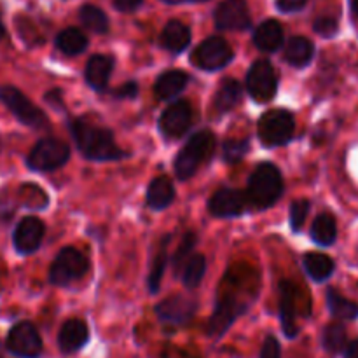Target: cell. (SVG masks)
<instances>
[{"label": "cell", "instance_id": "obj_1", "mask_svg": "<svg viewBox=\"0 0 358 358\" xmlns=\"http://www.w3.org/2000/svg\"><path fill=\"white\" fill-rule=\"evenodd\" d=\"M70 133L77 149L91 161H117L126 156L124 150L115 143L114 133L107 128L91 124L86 119H72Z\"/></svg>", "mask_w": 358, "mask_h": 358}, {"label": "cell", "instance_id": "obj_2", "mask_svg": "<svg viewBox=\"0 0 358 358\" xmlns=\"http://www.w3.org/2000/svg\"><path fill=\"white\" fill-rule=\"evenodd\" d=\"M247 294L248 290H243V292L234 290L233 282L226 275L222 285L219 287L215 310H213L212 318L206 325V334L210 338H220V336L226 334V331L236 322V318L248 310V306H250L248 301L241 299V296H247Z\"/></svg>", "mask_w": 358, "mask_h": 358}, {"label": "cell", "instance_id": "obj_3", "mask_svg": "<svg viewBox=\"0 0 358 358\" xmlns=\"http://www.w3.org/2000/svg\"><path fill=\"white\" fill-rule=\"evenodd\" d=\"M283 192L282 171L273 163H261L248 178V201L259 210L275 205Z\"/></svg>", "mask_w": 358, "mask_h": 358}, {"label": "cell", "instance_id": "obj_4", "mask_svg": "<svg viewBox=\"0 0 358 358\" xmlns=\"http://www.w3.org/2000/svg\"><path fill=\"white\" fill-rule=\"evenodd\" d=\"M213 150H215V136L212 131L203 129L192 135L175 157V175L180 180L191 178L198 171L199 164L212 157Z\"/></svg>", "mask_w": 358, "mask_h": 358}, {"label": "cell", "instance_id": "obj_5", "mask_svg": "<svg viewBox=\"0 0 358 358\" xmlns=\"http://www.w3.org/2000/svg\"><path fill=\"white\" fill-rule=\"evenodd\" d=\"M90 269V261L83 252L73 247H65L59 250L49 269V282L52 285L66 287L76 280H80Z\"/></svg>", "mask_w": 358, "mask_h": 358}, {"label": "cell", "instance_id": "obj_6", "mask_svg": "<svg viewBox=\"0 0 358 358\" xmlns=\"http://www.w3.org/2000/svg\"><path fill=\"white\" fill-rule=\"evenodd\" d=\"M294 131H296L294 115L289 110H283V108L266 112L257 126L259 138L268 147L285 145L292 140Z\"/></svg>", "mask_w": 358, "mask_h": 358}, {"label": "cell", "instance_id": "obj_7", "mask_svg": "<svg viewBox=\"0 0 358 358\" xmlns=\"http://www.w3.org/2000/svg\"><path fill=\"white\" fill-rule=\"evenodd\" d=\"M70 159V147L63 140L48 138L38 140L27 156V164L34 171H52L62 168Z\"/></svg>", "mask_w": 358, "mask_h": 358}, {"label": "cell", "instance_id": "obj_8", "mask_svg": "<svg viewBox=\"0 0 358 358\" xmlns=\"http://www.w3.org/2000/svg\"><path fill=\"white\" fill-rule=\"evenodd\" d=\"M0 101H2V103L13 112L14 117L20 122H23V124L35 129L48 128L49 126L48 115H45L37 105L31 103L17 87L0 86Z\"/></svg>", "mask_w": 358, "mask_h": 358}, {"label": "cell", "instance_id": "obj_9", "mask_svg": "<svg viewBox=\"0 0 358 358\" xmlns=\"http://www.w3.org/2000/svg\"><path fill=\"white\" fill-rule=\"evenodd\" d=\"M234 58V52L227 41L222 37H210L203 41L192 52L191 59L194 65L201 70L215 72V70L224 69L229 65Z\"/></svg>", "mask_w": 358, "mask_h": 358}, {"label": "cell", "instance_id": "obj_10", "mask_svg": "<svg viewBox=\"0 0 358 358\" xmlns=\"http://www.w3.org/2000/svg\"><path fill=\"white\" fill-rule=\"evenodd\" d=\"M6 348L17 358H38L42 355V338L31 322H20L7 334Z\"/></svg>", "mask_w": 358, "mask_h": 358}, {"label": "cell", "instance_id": "obj_11", "mask_svg": "<svg viewBox=\"0 0 358 358\" xmlns=\"http://www.w3.org/2000/svg\"><path fill=\"white\" fill-rule=\"evenodd\" d=\"M247 91L255 101L273 100L278 91V80H276L275 69L268 59H257L250 70L247 72Z\"/></svg>", "mask_w": 358, "mask_h": 358}, {"label": "cell", "instance_id": "obj_12", "mask_svg": "<svg viewBox=\"0 0 358 358\" xmlns=\"http://www.w3.org/2000/svg\"><path fill=\"white\" fill-rule=\"evenodd\" d=\"M213 20L219 30H247L252 24L250 10L245 0H224L217 6Z\"/></svg>", "mask_w": 358, "mask_h": 358}, {"label": "cell", "instance_id": "obj_13", "mask_svg": "<svg viewBox=\"0 0 358 358\" xmlns=\"http://www.w3.org/2000/svg\"><path fill=\"white\" fill-rule=\"evenodd\" d=\"M297 313H299V290L289 280L280 283V320L282 329L289 339L297 338L299 325H297Z\"/></svg>", "mask_w": 358, "mask_h": 358}, {"label": "cell", "instance_id": "obj_14", "mask_svg": "<svg viewBox=\"0 0 358 358\" xmlns=\"http://www.w3.org/2000/svg\"><path fill=\"white\" fill-rule=\"evenodd\" d=\"M196 310H198V303L196 299L189 296H171L168 299L161 301L156 306V315L159 317L161 322L173 325H184L194 317Z\"/></svg>", "mask_w": 358, "mask_h": 358}, {"label": "cell", "instance_id": "obj_15", "mask_svg": "<svg viewBox=\"0 0 358 358\" xmlns=\"http://www.w3.org/2000/svg\"><path fill=\"white\" fill-rule=\"evenodd\" d=\"M192 108L189 101L178 100L166 108L159 117V129L168 138H180L191 128Z\"/></svg>", "mask_w": 358, "mask_h": 358}, {"label": "cell", "instance_id": "obj_16", "mask_svg": "<svg viewBox=\"0 0 358 358\" xmlns=\"http://www.w3.org/2000/svg\"><path fill=\"white\" fill-rule=\"evenodd\" d=\"M247 208V196L238 189L222 187L212 194L208 201V210L213 217L219 219H233L241 215Z\"/></svg>", "mask_w": 358, "mask_h": 358}, {"label": "cell", "instance_id": "obj_17", "mask_svg": "<svg viewBox=\"0 0 358 358\" xmlns=\"http://www.w3.org/2000/svg\"><path fill=\"white\" fill-rule=\"evenodd\" d=\"M44 233L45 227L41 219H37V217H24L23 220H20L16 229H14V247H16L20 254H34L41 247L42 240H44Z\"/></svg>", "mask_w": 358, "mask_h": 358}, {"label": "cell", "instance_id": "obj_18", "mask_svg": "<svg viewBox=\"0 0 358 358\" xmlns=\"http://www.w3.org/2000/svg\"><path fill=\"white\" fill-rule=\"evenodd\" d=\"M87 341H90V331H87L86 322L80 318H70L59 329L58 346L66 355L79 352L86 346Z\"/></svg>", "mask_w": 358, "mask_h": 358}, {"label": "cell", "instance_id": "obj_19", "mask_svg": "<svg viewBox=\"0 0 358 358\" xmlns=\"http://www.w3.org/2000/svg\"><path fill=\"white\" fill-rule=\"evenodd\" d=\"M283 38V27L276 20H266L257 27L254 34V44L259 51L262 52H275L282 48Z\"/></svg>", "mask_w": 358, "mask_h": 358}, {"label": "cell", "instance_id": "obj_20", "mask_svg": "<svg viewBox=\"0 0 358 358\" xmlns=\"http://www.w3.org/2000/svg\"><path fill=\"white\" fill-rule=\"evenodd\" d=\"M114 69V59L105 55L91 56L86 65V80L93 90L105 91Z\"/></svg>", "mask_w": 358, "mask_h": 358}, {"label": "cell", "instance_id": "obj_21", "mask_svg": "<svg viewBox=\"0 0 358 358\" xmlns=\"http://www.w3.org/2000/svg\"><path fill=\"white\" fill-rule=\"evenodd\" d=\"M189 83V76L182 70H168V72L161 73L154 86V93L159 100H171V98L178 96L182 91L185 90Z\"/></svg>", "mask_w": 358, "mask_h": 358}, {"label": "cell", "instance_id": "obj_22", "mask_svg": "<svg viewBox=\"0 0 358 358\" xmlns=\"http://www.w3.org/2000/svg\"><path fill=\"white\" fill-rule=\"evenodd\" d=\"M191 44V30L182 21L171 20L161 31V45L171 52H182Z\"/></svg>", "mask_w": 358, "mask_h": 358}, {"label": "cell", "instance_id": "obj_23", "mask_svg": "<svg viewBox=\"0 0 358 358\" xmlns=\"http://www.w3.org/2000/svg\"><path fill=\"white\" fill-rule=\"evenodd\" d=\"M175 199V187L168 177H157L150 182L147 189L145 203L152 210H163L170 206Z\"/></svg>", "mask_w": 358, "mask_h": 358}, {"label": "cell", "instance_id": "obj_24", "mask_svg": "<svg viewBox=\"0 0 358 358\" xmlns=\"http://www.w3.org/2000/svg\"><path fill=\"white\" fill-rule=\"evenodd\" d=\"M315 56V44L306 37H301V35H296V37L290 38L287 42L285 48V59L292 66H306L308 63L313 59Z\"/></svg>", "mask_w": 358, "mask_h": 358}, {"label": "cell", "instance_id": "obj_25", "mask_svg": "<svg viewBox=\"0 0 358 358\" xmlns=\"http://www.w3.org/2000/svg\"><path fill=\"white\" fill-rule=\"evenodd\" d=\"M303 264L308 276L315 282H325V280L331 278L336 269L334 261L329 255L320 254V252H310V254L304 255Z\"/></svg>", "mask_w": 358, "mask_h": 358}, {"label": "cell", "instance_id": "obj_26", "mask_svg": "<svg viewBox=\"0 0 358 358\" xmlns=\"http://www.w3.org/2000/svg\"><path fill=\"white\" fill-rule=\"evenodd\" d=\"M311 240L320 247H331L336 243L338 238V224H336L334 215L331 213H320L317 219L313 220L311 226Z\"/></svg>", "mask_w": 358, "mask_h": 358}, {"label": "cell", "instance_id": "obj_27", "mask_svg": "<svg viewBox=\"0 0 358 358\" xmlns=\"http://www.w3.org/2000/svg\"><path fill=\"white\" fill-rule=\"evenodd\" d=\"M243 87L236 79H226L220 90L217 91L215 100H213V108L217 114H226V112L233 110L234 105L240 101Z\"/></svg>", "mask_w": 358, "mask_h": 358}, {"label": "cell", "instance_id": "obj_28", "mask_svg": "<svg viewBox=\"0 0 358 358\" xmlns=\"http://www.w3.org/2000/svg\"><path fill=\"white\" fill-rule=\"evenodd\" d=\"M56 48L69 56L80 55L87 48V37L79 28H65L56 35Z\"/></svg>", "mask_w": 358, "mask_h": 358}, {"label": "cell", "instance_id": "obj_29", "mask_svg": "<svg viewBox=\"0 0 358 358\" xmlns=\"http://www.w3.org/2000/svg\"><path fill=\"white\" fill-rule=\"evenodd\" d=\"M327 306L332 317L338 320H357L358 318V304L343 297L334 289L327 290Z\"/></svg>", "mask_w": 358, "mask_h": 358}, {"label": "cell", "instance_id": "obj_30", "mask_svg": "<svg viewBox=\"0 0 358 358\" xmlns=\"http://www.w3.org/2000/svg\"><path fill=\"white\" fill-rule=\"evenodd\" d=\"M79 20L87 30L94 31V34H107L110 23H108V17L100 7L93 6V3H84L79 9Z\"/></svg>", "mask_w": 358, "mask_h": 358}, {"label": "cell", "instance_id": "obj_31", "mask_svg": "<svg viewBox=\"0 0 358 358\" xmlns=\"http://www.w3.org/2000/svg\"><path fill=\"white\" fill-rule=\"evenodd\" d=\"M168 243H170V236L164 238L159 245V250L157 254L154 255V261H152V268H150L149 273V278H147V287L152 294L159 292V287H161V280L164 276V269H166V262H168Z\"/></svg>", "mask_w": 358, "mask_h": 358}, {"label": "cell", "instance_id": "obj_32", "mask_svg": "<svg viewBox=\"0 0 358 358\" xmlns=\"http://www.w3.org/2000/svg\"><path fill=\"white\" fill-rule=\"evenodd\" d=\"M348 343V334H346V327L339 322L334 324H329L327 327L322 332V346L325 348V352H329L331 355L343 352V348Z\"/></svg>", "mask_w": 358, "mask_h": 358}, {"label": "cell", "instance_id": "obj_33", "mask_svg": "<svg viewBox=\"0 0 358 358\" xmlns=\"http://www.w3.org/2000/svg\"><path fill=\"white\" fill-rule=\"evenodd\" d=\"M184 273H182V280L187 289H196L199 283L203 282V276L206 271V259L201 254H194L184 262Z\"/></svg>", "mask_w": 358, "mask_h": 358}, {"label": "cell", "instance_id": "obj_34", "mask_svg": "<svg viewBox=\"0 0 358 358\" xmlns=\"http://www.w3.org/2000/svg\"><path fill=\"white\" fill-rule=\"evenodd\" d=\"M248 149H250V140L248 138H234L226 140L222 145V156L226 163H238L247 156Z\"/></svg>", "mask_w": 358, "mask_h": 358}, {"label": "cell", "instance_id": "obj_35", "mask_svg": "<svg viewBox=\"0 0 358 358\" xmlns=\"http://www.w3.org/2000/svg\"><path fill=\"white\" fill-rule=\"evenodd\" d=\"M20 198L24 203V206L28 208H44L48 205V196L44 194L42 189H38L37 185L27 184L20 189Z\"/></svg>", "mask_w": 358, "mask_h": 358}, {"label": "cell", "instance_id": "obj_36", "mask_svg": "<svg viewBox=\"0 0 358 358\" xmlns=\"http://www.w3.org/2000/svg\"><path fill=\"white\" fill-rule=\"evenodd\" d=\"M196 241H198V238H196V234L191 233V231L184 234V238H182V241H180V243H178L177 252H175V255H173V268H175V271H178V269H180L182 266H184V262L187 261L189 257H191L192 248L196 247Z\"/></svg>", "mask_w": 358, "mask_h": 358}, {"label": "cell", "instance_id": "obj_37", "mask_svg": "<svg viewBox=\"0 0 358 358\" xmlns=\"http://www.w3.org/2000/svg\"><path fill=\"white\" fill-rule=\"evenodd\" d=\"M310 206L308 199H296L290 205V226H292L294 233H299L303 229L308 213H310Z\"/></svg>", "mask_w": 358, "mask_h": 358}, {"label": "cell", "instance_id": "obj_38", "mask_svg": "<svg viewBox=\"0 0 358 358\" xmlns=\"http://www.w3.org/2000/svg\"><path fill=\"white\" fill-rule=\"evenodd\" d=\"M313 30L317 31L320 37L332 38L339 31L338 20H336V17H332V16L317 17V20H315V23H313Z\"/></svg>", "mask_w": 358, "mask_h": 358}, {"label": "cell", "instance_id": "obj_39", "mask_svg": "<svg viewBox=\"0 0 358 358\" xmlns=\"http://www.w3.org/2000/svg\"><path fill=\"white\" fill-rule=\"evenodd\" d=\"M259 358H282V346L275 336H268L262 343L261 357Z\"/></svg>", "mask_w": 358, "mask_h": 358}, {"label": "cell", "instance_id": "obj_40", "mask_svg": "<svg viewBox=\"0 0 358 358\" xmlns=\"http://www.w3.org/2000/svg\"><path fill=\"white\" fill-rule=\"evenodd\" d=\"M310 0H276V7L282 13H297V10L304 9Z\"/></svg>", "mask_w": 358, "mask_h": 358}, {"label": "cell", "instance_id": "obj_41", "mask_svg": "<svg viewBox=\"0 0 358 358\" xmlns=\"http://www.w3.org/2000/svg\"><path fill=\"white\" fill-rule=\"evenodd\" d=\"M136 94H138V84L135 80H129L114 91L115 98H136Z\"/></svg>", "mask_w": 358, "mask_h": 358}, {"label": "cell", "instance_id": "obj_42", "mask_svg": "<svg viewBox=\"0 0 358 358\" xmlns=\"http://www.w3.org/2000/svg\"><path fill=\"white\" fill-rule=\"evenodd\" d=\"M114 6L121 13H133L142 6V0H114Z\"/></svg>", "mask_w": 358, "mask_h": 358}, {"label": "cell", "instance_id": "obj_43", "mask_svg": "<svg viewBox=\"0 0 358 358\" xmlns=\"http://www.w3.org/2000/svg\"><path fill=\"white\" fill-rule=\"evenodd\" d=\"M45 101H48V103H51L52 107L63 108V96H62V91H59V90L48 91V94H45Z\"/></svg>", "mask_w": 358, "mask_h": 358}, {"label": "cell", "instance_id": "obj_44", "mask_svg": "<svg viewBox=\"0 0 358 358\" xmlns=\"http://www.w3.org/2000/svg\"><path fill=\"white\" fill-rule=\"evenodd\" d=\"M343 358H358V338L346 343V346L343 348Z\"/></svg>", "mask_w": 358, "mask_h": 358}, {"label": "cell", "instance_id": "obj_45", "mask_svg": "<svg viewBox=\"0 0 358 358\" xmlns=\"http://www.w3.org/2000/svg\"><path fill=\"white\" fill-rule=\"evenodd\" d=\"M164 3H171V6H175V3H192V2H203V0H163Z\"/></svg>", "mask_w": 358, "mask_h": 358}, {"label": "cell", "instance_id": "obj_46", "mask_svg": "<svg viewBox=\"0 0 358 358\" xmlns=\"http://www.w3.org/2000/svg\"><path fill=\"white\" fill-rule=\"evenodd\" d=\"M3 37H6V27H3L2 20H0V41H2Z\"/></svg>", "mask_w": 358, "mask_h": 358}, {"label": "cell", "instance_id": "obj_47", "mask_svg": "<svg viewBox=\"0 0 358 358\" xmlns=\"http://www.w3.org/2000/svg\"><path fill=\"white\" fill-rule=\"evenodd\" d=\"M352 9H353V13L358 16V0H352Z\"/></svg>", "mask_w": 358, "mask_h": 358}, {"label": "cell", "instance_id": "obj_48", "mask_svg": "<svg viewBox=\"0 0 358 358\" xmlns=\"http://www.w3.org/2000/svg\"><path fill=\"white\" fill-rule=\"evenodd\" d=\"M0 358H3V346H2V343H0Z\"/></svg>", "mask_w": 358, "mask_h": 358}]
</instances>
